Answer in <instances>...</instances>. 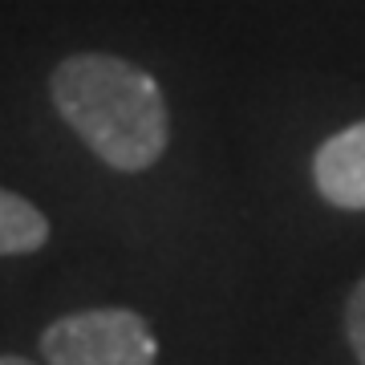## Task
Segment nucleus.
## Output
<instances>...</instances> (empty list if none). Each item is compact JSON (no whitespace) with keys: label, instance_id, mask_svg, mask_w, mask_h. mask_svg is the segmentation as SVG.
Masks as SVG:
<instances>
[{"label":"nucleus","instance_id":"39448f33","mask_svg":"<svg viewBox=\"0 0 365 365\" xmlns=\"http://www.w3.org/2000/svg\"><path fill=\"white\" fill-rule=\"evenodd\" d=\"M345 333H349V345L357 353V361L365 365V280L349 292V304H345Z\"/></svg>","mask_w":365,"mask_h":365},{"label":"nucleus","instance_id":"7ed1b4c3","mask_svg":"<svg viewBox=\"0 0 365 365\" xmlns=\"http://www.w3.org/2000/svg\"><path fill=\"white\" fill-rule=\"evenodd\" d=\"M313 182L325 203L341 211H365V122H353L317 146Z\"/></svg>","mask_w":365,"mask_h":365},{"label":"nucleus","instance_id":"423d86ee","mask_svg":"<svg viewBox=\"0 0 365 365\" xmlns=\"http://www.w3.org/2000/svg\"><path fill=\"white\" fill-rule=\"evenodd\" d=\"M0 365H33V361H25V357H13V353H4V357H0Z\"/></svg>","mask_w":365,"mask_h":365},{"label":"nucleus","instance_id":"20e7f679","mask_svg":"<svg viewBox=\"0 0 365 365\" xmlns=\"http://www.w3.org/2000/svg\"><path fill=\"white\" fill-rule=\"evenodd\" d=\"M49 244V220L37 203L0 187V256H29Z\"/></svg>","mask_w":365,"mask_h":365},{"label":"nucleus","instance_id":"f257e3e1","mask_svg":"<svg viewBox=\"0 0 365 365\" xmlns=\"http://www.w3.org/2000/svg\"><path fill=\"white\" fill-rule=\"evenodd\" d=\"M49 98L61 122L114 170H150L170 143L167 98L126 57L73 53L53 69Z\"/></svg>","mask_w":365,"mask_h":365},{"label":"nucleus","instance_id":"f03ea898","mask_svg":"<svg viewBox=\"0 0 365 365\" xmlns=\"http://www.w3.org/2000/svg\"><path fill=\"white\" fill-rule=\"evenodd\" d=\"M41 357L49 365H155L158 341L134 309H81L41 333Z\"/></svg>","mask_w":365,"mask_h":365}]
</instances>
